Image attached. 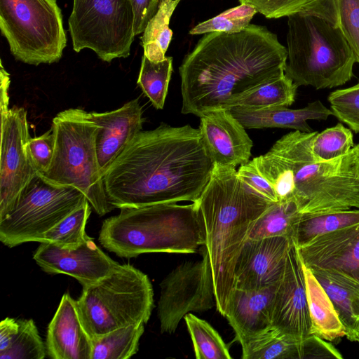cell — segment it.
Returning a JSON list of instances; mask_svg holds the SVG:
<instances>
[{
	"label": "cell",
	"instance_id": "6da1fadb",
	"mask_svg": "<svg viewBox=\"0 0 359 359\" xmlns=\"http://www.w3.org/2000/svg\"><path fill=\"white\" fill-rule=\"evenodd\" d=\"M214 163L198 128L190 125L140 131L103 175L109 202L117 208L196 202Z\"/></svg>",
	"mask_w": 359,
	"mask_h": 359
},
{
	"label": "cell",
	"instance_id": "7a4b0ae2",
	"mask_svg": "<svg viewBox=\"0 0 359 359\" xmlns=\"http://www.w3.org/2000/svg\"><path fill=\"white\" fill-rule=\"evenodd\" d=\"M287 49L266 27L204 34L179 67L182 110L201 116L231 109L243 96L285 74Z\"/></svg>",
	"mask_w": 359,
	"mask_h": 359
},
{
	"label": "cell",
	"instance_id": "3957f363",
	"mask_svg": "<svg viewBox=\"0 0 359 359\" xmlns=\"http://www.w3.org/2000/svg\"><path fill=\"white\" fill-rule=\"evenodd\" d=\"M318 131L290 132L254 158L278 201H293L303 216L359 209V171L353 149L330 161L313 154Z\"/></svg>",
	"mask_w": 359,
	"mask_h": 359
},
{
	"label": "cell",
	"instance_id": "277c9868",
	"mask_svg": "<svg viewBox=\"0 0 359 359\" xmlns=\"http://www.w3.org/2000/svg\"><path fill=\"white\" fill-rule=\"evenodd\" d=\"M196 203L203 224L216 309L225 316L240 252L255 221L273 203L242 182L235 168L214 164Z\"/></svg>",
	"mask_w": 359,
	"mask_h": 359
},
{
	"label": "cell",
	"instance_id": "5b68a950",
	"mask_svg": "<svg viewBox=\"0 0 359 359\" xmlns=\"http://www.w3.org/2000/svg\"><path fill=\"white\" fill-rule=\"evenodd\" d=\"M106 219L98 241L120 257L151 252L190 254L205 244L197 204L158 203L120 209Z\"/></svg>",
	"mask_w": 359,
	"mask_h": 359
},
{
	"label": "cell",
	"instance_id": "8992f818",
	"mask_svg": "<svg viewBox=\"0 0 359 359\" xmlns=\"http://www.w3.org/2000/svg\"><path fill=\"white\" fill-rule=\"evenodd\" d=\"M285 74L297 87L332 88L349 81L356 62L339 27L304 10L287 17Z\"/></svg>",
	"mask_w": 359,
	"mask_h": 359
},
{
	"label": "cell",
	"instance_id": "52a82bcc",
	"mask_svg": "<svg viewBox=\"0 0 359 359\" xmlns=\"http://www.w3.org/2000/svg\"><path fill=\"white\" fill-rule=\"evenodd\" d=\"M54 154L48 169L39 174L46 181L73 187L86 197L99 216L115 207L108 200L97 154L96 138L100 129L90 112L71 108L53 119Z\"/></svg>",
	"mask_w": 359,
	"mask_h": 359
},
{
	"label": "cell",
	"instance_id": "ba28073f",
	"mask_svg": "<svg viewBox=\"0 0 359 359\" xmlns=\"http://www.w3.org/2000/svg\"><path fill=\"white\" fill-rule=\"evenodd\" d=\"M76 304L93 339L120 327L146 324L154 308V291L147 275L130 264H119L109 275L83 287Z\"/></svg>",
	"mask_w": 359,
	"mask_h": 359
},
{
	"label": "cell",
	"instance_id": "9c48e42d",
	"mask_svg": "<svg viewBox=\"0 0 359 359\" xmlns=\"http://www.w3.org/2000/svg\"><path fill=\"white\" fill-rule=\"evenodd\" d=\"M0 30L15 59L28 65L58 62L67 45L56 0H0Z\"/></svg>",
	"mask_w": 359,
	"mask_h": 359
},
{
	"label": "cell",
	"instance_id": "30bf717a",
	"mask_svg": "<svg viewBox=\"0 0 359 359\" xmlns=\"http://www.w3.org/2000/svg\"><path fill=\"white\" fill-rule=\"evenodd\" d=\"M86 201L77 189L52 184L37 173L13 208L0 219V241L8 248L42 243L47 231Z\"/></svg>",
	"mask_w": 359,
	"mask_h": 359
},
{
	"label": "cell",
	"instance_id": "8fae6325",
	"mask_svg": "<svg viewBox=\"0 0 359 359\" xmlns=\"http://www.w3.org/2000/svg\"><path fill=\"white\" fill-rule=\"evenodd\" d=\"M68 24L76 53L88 48L107 62L130 54L135 36L131 0H73Z\"/></svg>",
	"mask_w": 359,
	"mask_h": 359
},
{
	"label": "cell",
	"instance_id": "7c38bea8",
	"mask_svg": "<svg viewBox=\"0 0 359 359\" xmlns=\"http://www.w3.org/2000/svg\"><path fill=\"white\" fill-rule=\"evenodd\" d=\"M157 314L162 333H174L180 320L190 312H202L215 305L208 253L202 259L185 262L169 273L160 284Z\"/></svg>",
	"mask_w": 359,
	"mask_h": 359
},
{
	"label": "cell",
	"instance_id": "4fadbf2b",
	"mask_svg": "<svg viewBox=\"0 0 359 359\" xmlns=\"http://www.w3.org/2000/svg\"><path fill=\"white\" fill-rule=\"evenodd\" d=\"M30 137L24 107L13 106L1 115L0 219L13 208L38 173L27 151Z\"/></svg>",
	"mask_w": 359,
	"mask_h": 359
},
{
	"label": "cell",
	"instance_id": "5bb4252c",
	"mask_svg": "<svg viewBox=\"0 0 359 359\" xmlns=\"http://www.w3.org/2000/svg\"><path fill=\"white\" fill-rule=\"evenodd\" d=\"M271 323L300 343L311 334L303 263L294 242L288 251L282 276L276 284Z\"/></svg>",
	"mask_w": 359,
	"mask_h": 359
},
{
	"label": "cell",
	"instance_id": "9a60e30c",
	"mask_svg": "<svg viewBox=\"0 0 359 359\" xmlns=\"http://www.w3.org/2000/svg\"><path fill=\"white\" fill-rule=\"evenodd\" d=\"M33 259L46 273L72 276L83 287L109 275L119 264L104 253L90 237L80 245L71 248L40 243Z\"/></svg>",
	"mask_w": 359,
	"mask_h": 359
},
{
	"label": "cell",
	"instance_id": "2e32d148",
	"mask_svg": "<svg viewBox=\"0 0 359 359\" xmlns=\"http://www.w3.org/2000/svg\"><path fill=\"white\" fill-rule=\"evenodd\" d=\"M293 241L276 236L247 239L235 267V288L257 290L276 285Z\"/></svg>",
	"mask_w": 359,
	"mask_h": 359
},
{
	"label": "cell",
	"instance_id": "e0dca14e",
	"mask_svg": "<svg viewBox=\"0 0 359 359\" xmlns=\"http://www.w3.org/2000/svg\"><path fill=\"white\" fill-rule=\"evenodd\" d=\"M199 118L198 129L214 164L236 168L250 161L252 141L229 109L210 111Z\"/></svg>",
	"mask_w": 359,
	"mask_h": 359
},
{
	"label": "cell",
	"instance_id": "ac0fdd59",
	"mask_svg": "<svg viewBox=\"0 0 359 359\" xmlns=\"http://www.w3.org/2000/svg\"><path fill=\"white\" fill-rule=\"evenodd\" d=\"M297 248L306 266L337 270L359 282V222L316 236Z\"/></svg>",
	"mask_w": 359,
	"mask_h": 359
},
{
	"label": "cell",
	"instance_id": "d6986e66",
	"mask_svg": "<svg viewBox=\"0 0 359 359\" xmlns=\"http://www.w3.org/2000/svg\"><path fill=\"white\" fill-rule=\"evenodd\" d=\"M100 129L96 138L98 163L102 175L107 170L127 144L142 131L144 118L138 98L118 109L90 112Z\"/></svg>",
	"mask_w": 359,
	"mask_h": 359
},
{
	"label": "cell",
	"instance_id": "ffe728a7",
	"mask_svg": "<svg viewBox=\"0 0 359 359\" xmlns=\"http://www.w3.org/2000/svg\"><path fill=\"white\" fill-rule=\"evenodd\" d=\"M46 352L53 359H91L92 339L86 332L74 300L65 293L48 324Z\"/></svg>",
	"mask_w": 359,
	"mask_h": 359
},
{
	"label": "cell",
	"instance_id": "44dd1931",
	"mask_svg": "<svg viewBox=\"0 0 359 359\" xmlns=\"http://www.w3.org/2000/svg\"><path fill=\"white\" fill-rule=\"evenodd\" d=\"M276 287L257 290L236 288L229 297L225 316L241 341L272 326L271 313Z\"/></svg>",
	"mask_w": 359,
	"mask_h": 359
},
{
	"label": "cell",
	"instance_id": "7402d4cb",
	"mask_svg": "<svg viewBox=\"0 0 359 359\" xmlns=\"http://www.w3.org/2000/svg\"><path fill=\"white\" fill-rule=\"evenodd\" d=\"M229 110L245 129L279 128L304 133L313 131L307 123L308 120L326 121L330 116L333 115L332 110L318 100L296 109L280 107L247 110L235 107Z\"/></svg>",
	"mask_w": 359,
	"mask_h": 359
},
{
	"label": "cell",
	"instance_id": "603a6c76",
	"mask_svg": "<svg viewBox=\"0 0 359 359\" xmlns=\"http://www.w3.org/2000/svg\"><path fill=\"white\" fill-rule=\"evenodd\" d=\"M331 299L346 337L356 341L359 329V282L337 270L308 266Z\"/></svg>",
	"mask_w": 359,
	"mask_h": 359
},
{
	"label": "cell",
	"instance_id": "cb8c5ba5",
	"mask_svg": "<svg viewBox=\"0 0 359 359\" xmlns=\"http://www.w3.org/2000/svg\"><path fill=\"white\" fill-rule=\"evenodd\" d=\"M302 263L311 321V334L329 341L346 336L344 327L331 299L310 268Z\"/></svg>",
	"mask_w": 359,
	"mask_h": 359
},
{
	"label": "cell",
	"instance_id": "d4e9b609",
	"mask_svg": "<svg viewBox=\"0 0 359 359\" xmlns=\"http://www.w3.org/2000/svg\"><path fill=\"white\" fill-rule=\"evenodd\" d=\"M243 359H302V343L276 327L239 342Z\"/></svg>",
	"mask_w": 359,
	"mask_h": 359
},
{
	"label": "cell",
	"instance_id": "484cf974",
	"mask_svg": "<svg viewBox=\"0 0 359 359\" xmlns=\"http://www.w3.org/2000/svg\"><path fill=\"white\" fill-rule=\"evenodd\" d=\"M301 217L294 202L273 203L255 221L248 239L281 236L293 241L296 226Z\"/></svg>",
	"mask_w": 359,
	"mask_h": 359
},
{
	"label": "cell",
	"instance_id": "4316f807",
	"mask_svg": "<svg viewBox=\"0 0 359 359\" xmlns=\"http://www.w3.org/2000/svg\"><path fill=\"white\" fill-rule=\"evenodd\" d=\"M297 88L292 80L284 74L243 96L232 107L247 110L287 107L294 102Z\"/></svg>",
	"mask_w": 359,
	"mask_h": 359
},
{
	"label": "cell",
	"instance_id": "83f0119b",
	"mask_svg": "<svg viewBox=\"0 0 359 359\" xmlns=\"http://www.w3.org/2000/svg\"><path fill=\"white\" fill-rule=\"evenodd\" d=\"M181 0H165L147 23L140 39L144 55L153 62L163 60L172 37L169 27L171 16Z\"/></svg>",
	"mask_w": 359,
	"mask_h": 359
},
{
	"label": "cell",
	"instance_id": "f1b7e54d",
	"mask_svg": "<svg viewBox=\"0 0 359 359\" xmlns=\"http://www.w3.org/2000/svg\"><path fill=\"white\" fill-rule=\"evenodd\" d=\"M144 324L132 325L114 330L92 339L91 359H127L136 354Z\"/></svg>",
	"mask_w": 359,
	"mask_h": 359
},
{
	"label": "cell",
	"instance_id": "f546056e",
	"mask_svg": "<svg viewBox=\"0 0 359 359\" xmlns=\"http://www.w3.org/2000/svg\"><path fill=\"white\" fill-rule=\"evenodd\" d=\"M359 222V209L303 216L297 224L293 242L300 248L316 236Z\"/></svg>",
	"mask_w": 359,
	"mask_h": 359
},
{
	"label": "cell",
	"instance_id": "4dcf8cb0",
	"mask_svg": "<svg viewBox=\"0 0 359 359\" xmlns=\"http://www.w3.org/2000/svg\"><path fill=\"white\" fill-rule=\"evenodd\" d=\"M172 72V57L153 62L143 55L137 84L156 109L164 107Z\"/></svg>",
	"mask_w": 359,
	"mask_h": 359
},
{
	"label": "cell",
	"instance_id": "1f68e13d",
	"mask_svg": "<svg viewBox=\"0 0 359 359\" xmlns=\"http://www.w3.org/2000/svg\"><path fill=\"white\" fill-rule=\"evenodd\" d=\"M184 318L197 359L232 358L228 346L210 324L191 313Z\"/></svg>",
	"mask_w": 359,
	"mask_h": 359
},
{
	"label": "cell",
	"instance_id": "d6a6232c",
	"mask_svg": "<svg viewBox=\"0 0 359 359\" xmlns=\"http://www.w3.org/2000/svg\"><path fill=\"white\" fill-rule=\"evenodd\" d=\"M91 205L86 201L43 236L42 243H49L62 248H76L89 236L86 232L87 221L91 213Z\"/></svg>",
	"mask_w": 359,
	"mask_h": 359
},
{
	"label": "cell",
	"instance_id": "836d02e7",
	"mask_svg": "<svg viewBox=\"0 0 359 359\" xmlns=\"http://www.w3.org/2000/svg\"><path fill=\"white\" fill-rule=\"evenodd\" d=\"M353 147L351 130L339 123L318 132L313 140L311 149L318 160L330 161L346 154Z\"/></svg>",
	"mask_w": 359,
	"mask_h": 359
},
{
	"label": "cell",
	"instance_id": "e575fe53",
	"mask_svg": "<svg viewBox=\"0 0 359 359\" xmlns=\"http://www.w3.org/2000/svg\"><path fill=\"white\" fill-rule=\"evenodd\" d=\"M46 347L32 319L19 320V330L0 359H43Z\"/></svg>",
	"mask_w": 359,
	"mask_h": 359
},
{
	"label": "cell",
	"instance_id": "d590c367",
	"mask_svg": "<svg viewBox=\"0 0 359 359\" xmlns=\"http://www.w3.org/2000/svg\"><path fill=\"white\" fill-rule=\"evenodd\" d=\"M257 13V10L252 6L241 4L198 23L189 31V34L198 35L215 32H238L250 25L251 20Z\"/></svg>",
	"mask_w": 359,
	"mask_h": 359
},
{
	"label": "cell",
	"instance_id": "8d00e7d4",
	"mask_svg": "<svg viewBox=\"0 0 359 359\" xmlns=\"http://www.w3.org/2000/svg\"><path fill=\"white\" fill-rule=\"evenodd\" d=\"M327 100L333 115L351 130L359 133V82L332 92Z\"/></svg>",
	"mask_w": 359,
	"mask_h": 359
},
{
	"label": "cell",
	"instance_id": "74e56055",
	"mask_svg": "<svg viewBox=\"0 0 359 359\" xmlns=\"http://www.w3.org/2000/svg\"><path fill=\"white\" fill-rule=\"evenodd\" d=\"M337 22L359 63V0H336Z\"/></svg>",
	"mask_w": 359,
	"mask_h": 359
},
{
	"label": "cell",
	"instance_id": "f35d334b",
	"mask_svg": "<svg viewBox=\"0 0 359 359\" xmlns=\"http://www.w3.org/2000/svg\"><path fill=\"white\" fill-rule=\"evenodd\" d=\"M55 142V135L51 128L39 137L29 138L27 144V151L39 174H43L48 169L54 154Z\"/></svg>",
	"mask_w": 359,
	"mask_h": 359
},
{
	"label": "cell",
	"instance_id": "ab89813d",
	"mask_svg": "<svg viewBox=\"0 0 359 359\" xmlns=\"http://www.w3.org/2000/svg\"><path fill=\"white\" fill-rule=\"evenodd\" d=\"M315 0H239L241 4L252 6L268 19L288 17L303 11Z\"/></svg>",
	"mask_w": 359,
	"mask_h": 359
},
{
	"label": "cell",
	"instance_id": "60d3db41",
	"mask_svg": "<svg viewBox=\"0 0 359 359\" xmlns=\"http://www.w3.org/2000/svg\"><path fill=\"white\" fill-rule=\"evenodd\" d=\"M237 175L242 182L264 198L272 203L278 202L272 185L259 171L254 159L240 165Z\"/></svg>",
	"mask_w": 359,
	"mask_h": 359
},
{
	"label": "cell",
	"instance_id": "b9f144b4",
	"mask_svg": "<svg viewBox=\"0 0 359 359\" xmlns=\"http://www.w3.org/2000/svg\"><path fill=\"white\" fill-rule=\"evenodd\" d=\"M343 358L339 351L326 340L310 334L302 341V359Z\"/></svg>",
	"mask_w": 359,
	"mask_h": 359
},
{
	"label": "cell",
	"instance_id": "7bdbcfd3",
	"mask_svg": "<svg viewBox=\"0 0 359 359\" xmlns=\"http://www.w3.org/2000/svg\"><path fill=\"white\" fill-rule=\"evenodd\" d=\"M134 11V34H142L159 8L158 0H131Z\"/></svg>",
	"mask_w": 359,
	"mask_h": 359
},
{
	"label": "cell",
	"instance_id": "ee69618b",
	"mask_svg": "<svg viewBox=\"0 0 359 359\" xmlns=\"http://www.w3.org/2000/svg\"><path fill=\"white\" fill-rule=\"evenodd\" d=\"M19 330V320L6 318L0 323V353L11 345Z\"/></svg>",
	"mask_w": 359,
	"mask_h": 359
},
{
	"label": "cell",
	"instance_id": "f6af8a7d",
	"mask_svg": "<svg viewBox=\"0 0 359 359\" xmlns=\"http://www.w3.org/2000/svg\"><path fill=\"white\" fill-rule=\"evenodd\" d=\"M9 74L4 68L1 63V95H0V111L1 115L6 114L9 110V96L8 88L10 86L11 79Z\"/></svg>",
	"mask_w": 359,
	"mask_h": 359
},
{
	"label": "cell",
	"instance_id": "bcb514c9",
	"mask_svg": "<svg viewBox=\"0 0 359 359\" xmlns=\"http://www.w3.org/2000/svg\"><path fill=\"white\" fill-rule=\"evenodd\" d=\"M353 150L354 151V153L356 156L357 165L359 171V143H358L356 145H354V147H353Z\"/></svg>",
	"mask_w": 359,
	"mask_h": 359
},
{
	"label": "cell",
	"instance_id": "7dc6e473",
	"mask_svg": "<svg viewBox=\"0 0 359 359\" xmlns=\"http://www.w3.org/2000/svg\"><path fill=\"white\" fill-rule=\"evenodd\" d=\"M356 341L359 342V329L358 330L356 333Z\"/></svg>",
	"mask_w": 359,
	"mask_h": 359
},
{
	"label": "cell",
	"instance_id": "c3c4849f",
	"mask_svg": "<svg viewBox=\"0 0 359 359\" xmlns=\"http://www.w3.org/2000/svg\"><path fill=\"white\" fill-rule=\"evenodd\" d=\"M158 1H159V3L161 4V2H163L165 0H158Z\"/></svg>",
	"mask_w": 359,
	"mask_h": 359
}]
</instances>
